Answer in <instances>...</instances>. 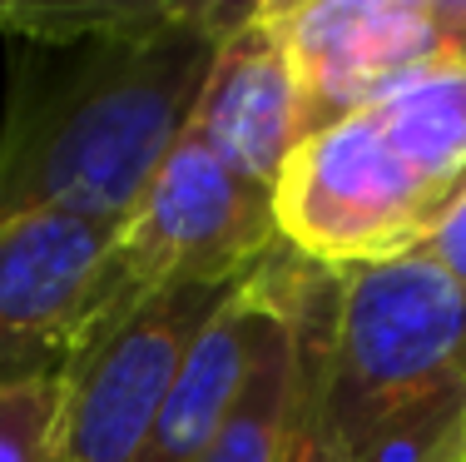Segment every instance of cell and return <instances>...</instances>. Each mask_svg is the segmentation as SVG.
Listing matches in <instances>:
<instances>
[{
  "instance_id": "cell-1",
  "label": "cell",
  "mask_w": 466,
  "mask_h": 462,
  "mask_svg": "<svg viewBox=\"0 0 466 462\" xmlns=\"http://www.w3.org/2000/svg\"><path fill=\"white\" fill-rule=\"evenodd\" d=\"M243 5L5 10L15 95L0 129V224L40 209L125 224L188 135Z\"/></svg>"
},
{
  "instance_id": "cell-5",
  "label": "cell",
  "mask_w": 466,
  "mask_h": 462,
  "mask_svg": "<svg viewBox=\"0 0 466 462\" xmlns=\"http://www.w3.org/2000/svg\"><path fill=\"white\" fill-rule=\"evenodd\" d=\"M248 279V273H243ZM243 279L169 283L99 334L65 368L60 462H135L194 338Z\"/></svg>"
},
{
  "instance_id": "cell-11",
  "label": "cell",
  "mask_w": 466,
  "mask_h": 462,
  "mask_svg": "<svg viewBox=\"0 0 466 462\" xmlns=\"http://www.w3.org/2000/svg\"><path fill=\"white\" fill-rule=\"evenodd\" d=\"M65 373H40L0 388V462H60Z\"/></svg>"
},
{
  "instance_id": "cell-12",
  "label": "cell",
  "mask_w": 466,
  "mask_h": 462,
  "mask_svg": "<svg viewBox=\"0 0 466 462\" xmlns=\"http://www.w3.org/2000/svg\"><path fill=\"white\" fill-rule=\"evenodd\" d=\"M421 254L437 263V269H447L466 289V190L447 204V214L431 224V234L421 239Z\"/></svg>"
},
{
  "instance_id": "cell-7",
  "label": "cell",
  "mask_w": 466,
  "mask_h": 462,
  "mask_svg": "<svg viewBox=\"0 0 466 462\" xmlns=\"http://www.w3.org/2000/svg\"><path fill=\"white\" fill-rule=\"evenodd\" d=\"M273 10L298 75L303 139L451 65L437 0H273Z\"/></svg>"
},
{
  "instance_id": "cell-10",
  "label": "cell",
  "mask_w": 466,
  "mask_h": 462,
  "mask_svg": "<svg viewBox=\"0 0 466 462\" xmlns=\"http://www.w3.org/2000/svg\"><path fill=\"white\" fill-rule=\"evenodd\" d=\"M338 462H466V378L382 417Z\"/></svg>"
},
{
  "instance_id": "cell-2",
  "label": "cell",
  "mask_w": 466,
  "mask_h": 462,
  "mask_svg": "<svg viewBox=\"0 0 466 462\" xmlns=\"http://www.w3.org/2000/svg\"><path fill=\"white\" fill-rule=\"evenodd\" d=\"M332 273L318 433L332 457H348L382 417L466 378V289L421 249Z\"/></svg>"
},
{
  "instance_id": "cell-9",
  "label": "cell",
  "mask_w": 466,
  "mask_h": 462,
  "mask_svg": "<svg viewBox=\"0 0 466 462\" xmlns=\"http://www.w3.org/2000/svg\"><path fill=\"white\" fill-rule=\"evenodd\" d=\"M258 289H263V263L228 293L224 308L194 338V348H188L164 408L154 413V427L135 462H204L208 457V447H214L218 427H224L233 398L243 388V373H248Z\"/></svg>"
},
{
  "instance_id": "cell-13",
  "label": "cell",
  "mask_w": 466,
  "mask_h": 462,
  "mask_svg": "<svg viewBox=\"0 0 466 462\" xmlns=\"http://www.w3.org/2000/svg\"><path fill=\"white\" fill-rule=\"evenodd\" d=\"M441 36H447V60L466 70V0H437Z\"/></svg>"
},
{
  "instance_id": "cell-3",
  "label": "cell",
  "mask_w": 466,
  "mask_h": 462,
  "mask_svg": "<svg viewBox=\"0 0 466 462\" xmlns=\"http://www.w3.org/2000/svg\"><path fill=\"white\" fill-rule=\"evenodd\" d=\"M457 194L407 149L382 109L308 135L273 180V224L318 269L382 263L421 249Z\"/></svg>"
},
{
  "instance_id": "cell-4",
  "label": "cell",
  "mask_w": 466,
  "mask_h": 462,
  "mask_svg": "<svg viewBox=\"0 0 466 462\" xmlns=\"http://www.w3.org/2000/svg\"><path fill=\"white\" fill-rule=\"evenodd\" d=\"M273 190L233 174L218 154L184 135L135 214L109 244L115 318L169 283H224L253 273L279 249Z\"/></svg>"
},
{
  "instance_id": "cell-6",
  "label": "cell",
  "mask_w": 466,
  "mask_h": 462,
  "mask_svg": "<svg viewBox=\"0 0 466 462\" xmlns=\"http://www.w3.org/2000/svg\"><path fill=\"white\" fill-rule=\"evenodd\" d=\"M109 244L115 224L60 209L0 224V388L65 373L119 323Z\"/></svg>"
},
{
  "instance_id": "cell-8",
  "label": "cell",
  "mask_w": 466,
  "mask_h": 462,
  "mask_svg": "<svg viewBox=\"0 0 466 462\" xmlns=\"http://www.w3.org/2000/svg\"><path fill=\"white\" fill-rule=\"evenodd\" d=\"M188 135L233 174L253 184L279 180L288 154L303 145V105H298V75L288 60L279 10L273 0L243 5L238 20L224 30L198 90Z\"/></svg>"
}]
</instances>
